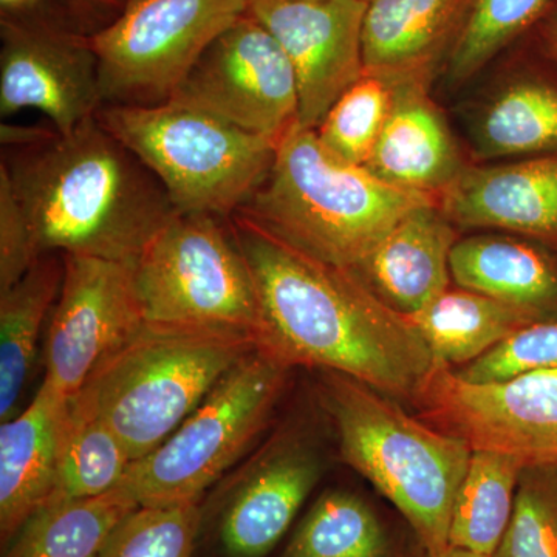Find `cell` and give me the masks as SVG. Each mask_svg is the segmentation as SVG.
<instances>
[{
    "instance_id": "obj_1",
    "label": "cell",
    "mask_w": 557,
    "mask_h": 557,
    "mask_svg": "<svg viewBox=\"0 0 557 557\" xmlns=\"http://www.w3.org/2000/svg\"><path fill=\"white\" fill-rule=\"evenodd\" d=\"M259 304L256 346L284 364L343 373L387 397L416 398L434 354L408 314L355 273L233 215Z\"/></svg>"
},
{
    "instance_id": "obj_2",
    "label": "cell",
    "mask_w": 557,
    "mask_h": 557,
    "mask_svg": "<svg viewBox=\"0 0 557 557\" xmlns=\"http://www.w3.org/2000/svg\"><path fill=\"white\" fill-rule=\"evenodd\" d=\"M39 256L135 260L175 214L159 180L98 121L3 149Z\"/></svg>"
},
{
    "instance_id": "obj_3",
    "label": "cell",
    "mask_w": 557,
    "mask_h": 557,
    "mask_svg": "<svg viewBox=\"0 0 557 557\" xmlns=\"http://www.w3.org/2000/svg\"><path fill=\"white\" fill-rule=\"evenodd\" d=\"M435 203L338 159L317 132L296 124L277 143L262 185L234 215L313 258L355 270L399 220Z\"/></svg>"
},
{
    "instance_id": "obj_4",
    "label": "cell",
    "mask_w": 557,
    "mask_h": 557,
    "mask_svg": "<svg viewBox=\"0 0 557 557\" xmlns=\"http://www.w3.org/2000/svg\"><path fill=\"white\" fill-rule=\"evenodd\" d=\"M321 372L322 403L344 463L394 505L424 552L448 548L454 502L472 456L468 443L421 423L375 388Z\"/></svg>"
},
{
    "instance_id": "obj_5",
    "label": "cell",
    "mask_w": 557,
    "mask_h": 557,
    "mask_svg": "<svg viewBox=\"0 0 557 557\" xmlns=\"http://www.w3.org/2000/svg\"><path fill=\"white\" fill-rule=\"evenodd\" d=\"M255 341L237 333L146 324L110 355L78 397L126 446L132 461L159 448Z\"/></svg>"
},
{
    "instance_id": "obj_6",
    "label": "cell",
    "mask_w": 557,
    "mask_h": 557,
    "mask_svg": "<svg viewBox=\"0 0 557 557\" xmlns=\"http://www.w3.org/2000/svg\"><path fill=\"white\" fill-rule=\"evenodd\" d=\"M97 119L156 175L178 214L233 218L276 156L277 143L174 101L102 106Z\"/></svg>"
},
{
    "instance_id": "obj_7",
    "label": "cell",
    "mask_w": 557,
    "mask_h": 557,
    "mask_svg": "<svg viewBox=\"0 0 557 557\" xmlns=\"http://www.w3.org/2000/svg\"><path fill=\"white\" fill-rule=\"evenodd\" d=\"M230 219L177 212L132 260L146 324L256 343L258 295Z\"/></svg>"
},
{
    "instance_id": "obj_8",
    "label": "cell",
    "mask_w": 557,
    "mask_h": 557,
    "mask_svg": "<svg viewBox=\"0 0 557 557\" xmlns=\"http://www.w3.org/2000/svg\"><path fill=\"white\" fill-rule=\"evenodd\" d=\"M287 370L252 348L159 448L132 461L121 486L138 507L197 504L267 426Z\"/></svg>"
},
{
    "instance_id": "obj_9",
    "label": "cell",
    "mask_w": 557,
    "mask_h": 557,
    "mask_svg": "<svg viewBox=\"0 0 557 557\" xmlns=\"http://www.w3.org/2000/svg\"><path fill=\"white\" fill-rule=\"evenodd\" d=\"M251 5L252 0H129L90 36L102 106L170 101L205 50Z\"/></svg>"
},
{
    "instance_id": "obj_10",
    "label": "cell",
    "mask_w": 557,
    "mask_h": 557,
    "mask_svg": "<svg viewBox=\"0 0 557 557\" xmlns=\"http://www.w3.org/2000/svg\"><path fill=\"white\" fill-rule=\"evenodd\" d=\"M432 428L530 465L557 463V369L472 384L437 362L417 394Z\"/></svg>"
},
{
    "instance_id": "obj_11",
    "label": "cell",
    "mask_w": 557,
    "mask_h": 557,
    "mask_svg": "<svg viewBox=\"0 0 557 557\" xmlns=\"http://www.w3.org/2000/svg\"><path fill=\"white\" fill-rule=\"evenodd\" d=\"M170 101L274 143L299 124L295 69L249 11L205 50Z\"/></svg>"
},
{
    "instance_id": "obj_12",
    "label": "cell",
    "mask_w": 557,
    "mask_h": 557,
    "mask_svg": "<svg viewBox=\"0 0 557 557\" xmlns=\"http://www.w3.org/2000/svg\"><path fill=\"white\" fill-rule=\"evenodd\" d=\"M64 256V278L51 310L44 384L73 398L102 362L145 325L134 262Z\"/></svg>"
},
{
    "instance_id": "obj_13",
    "label": "cell",
    "mask_w": 557,
    "mask_h": 557,
    "mask_svg": "<svg viewBox=\"0 0 557 557\" xmlns=\"http://www.w3.org/2000/svg\"><path fill=\"white\" fill-rule=\"evenodd\" d=\"M0 116L38 110L60 134L102 108L100 61L90 36L0 20Z\"/></svg>"
},
{
    "instance_id": "obj_14",
    "label": "cell",
    "mask_w": 557,
    "mask_h": 557,
    "mask_svg": "<svg viewBox=\"0 0 557 557\" xmlns=\"http://www.w3.org/2000/svg\"><path fill=\"white\" fill-rule=\"evenodd\" d=\"M368 0H252L249 13L287 53L299 89V124L317 129L333 102L364 75Z\"/></svg>"
},
{
    "instance_id": "obj_15",
    "label": "cell",
    "mask_w": 557,
    "mask_h": 557,
    "mask_svg": "<svg viewBox=\"0 0 557 557\" xmlns=\"http://www.w3.org/2000/svg\"><path fill=\"white\" fill-rule=\"evenodd\" d=\"M438 208L453 225L511 231L557 247V152L467 166L440 194Z\"/></svg>"
},
{
    "instance_id": "obj_16",
    "label": "cell",
    "mask_w": 557,
    "mask_h": 557,
    "mask_svg": "<svg viewBox=\"0 0 557 557\" xmlns=\"http://www.w3.org/2000/svg\"><path fill=\"white\" fill-rule=\"evenodd\" d=\"M321 478L317 450L281 438L259 457L220 519V544L228 557L269 556L287 534Z\"/></svg>"
},
{
    "instance_id": "obj_17",
    "label": "cell",
    "mask_w": 557,
    "mask_h": 557,
    "mask_svg": "<svg viewBox=\"0 0 557 557\" xmlns=\"http://www.w3.org/2000/svg\"><path fill=\"white\" fill-rule=\"evenodd\" d=\"M428 83L395 84L394 104L364 166L391 185L438 200L467 166L445 116L429 97Z\"/></svg>"
},
{
    "instance_id": "obj_18",
    "label": "cell",
    "mask_w": 557,
    "mask_h": 557,
    "mask_svg": "<svg viewBox=\"0 0 557 557\" xmlns=\"http://www.w3.org/2000/svg\"><path fill=\"white\" fill-rule=\"evenodd\" d=\"M456 244L438 203L426 205L399 220L354 271L392 309L410 317L449 288Z\"/></svg>"
},
{
    "instance_id": "obj_19",
    "label": "cell",
    "mask_w": 557,
    "mask_h": 557,
    "mask_svg": "<svg viewBox=\"0 0 557 557\" xmlns=\"http://www.w3.org/2000/svg\"><path fill=\"white\" fill-rule=\"evenodd\" d=\"M69 399L42 383L27 409L0 428V534L11 542L54 490Z\"/></svg>"
},
{
    "instance_id": "obj_20",
    "label": "cell",
    "mask_w": 557,
    "mask_h": 557,
    "mask_svg": "<svg viewBox=\"0 0 557 557\" xmlns=\"http://www.w3.org/2000/svg\"><path fill=\"white\" fill-rule=\"evenodd\" d=\"M469 0H369L362 24L364 73L392 83L429 79L460 30Z\"/></svg>"
},
{
    "instance_id": "obj_21",
    "label": "cell",
    "mask_w": 557,
    "mask_h": 557,
    "mask_svg": "<svg viewBox=\"0 0 557 557\" xmlns=\"http://www.w3.org/2000/svg\"><path fill=\"white\" fill-rule=\"evenodd\" d=\"M450 277L460 288L557 321V263L527 242L497 236L457 242L450 252Z\"/></svg>"
},
{
    "instance_id": "obj_22",
    "label": "cell",
    "mask_w": 557,
    "mask_h": 557,
    "mask_svg": "<svg viewBox=\"0 0 557 557\" xmlns=\"http://www.w3.org/2000/svg\"><path fill=\"white\" fill-rule=\"evenodd\" d=\"M409 318L435 361L449 368L475 361L520 329L552 321L536 310L467 288L446 289Z\"/></svg>"
},
{
    "instance_id": "obj_23",
    "label": "cell",
    "mask_w": 557,
    "mask_h": 557,
    "mask_svg": "<svg viewBox=\"0 0 557 557\" xmlns=\"http://www.w3.org/2000/svg\"><path fill=\"white\" fill-rule=\"evenodd\" d=\"M64 256H39L30 270L9 289L0 292V420L16 416L40 330L60 296Z\"/></svg>"
},
{
    "instance_id": "obj_24",
    "label": "cell",
    "mask_w": 557,
    "mask_h": 557,
    "mask_svg": "<svg viewBox=\"0 0 557 557\" xmlns=\"http://www.w3.org/2000/svg\"><path fill=\"white\" fill-rule=\"evenodd\" d=\"M123 486L101 496L47 502L11 539L3 557H100L134 509Z\"/></svg>"
},
{
    "instance_id": "obj_25",
    "label": "cell",
    "mask_w": 557,
    "mask_h": 557,
    "mask_svg": "<svg viewBox=\"0 0 557 557\" xmlns=\"http://www.w3.org/2000/svg\"><path fill=\"white\" fill-rule=\"evenodd\" d=\"M278 557H406V553L366 498L348 491H327L314 502Z\"/></svg>"
},
{
    "instance_id": "obj_26",
    "label": "cell",
    "mask_w": 557,
    "mask_h": 557,
    "mask_svg": "<svg viewBox=\"0 0 557 557\" xmlns=\"http://www.w3.org/2000/svg\"><path fill=\"white\" fill-rule=\"evenodd\" d=\"M523 468L522 461L507 454L472 450L454 502L449 547L496 555L511 520Z\"/></svg>"
},
{
    "instance_id": "obj_27",
    "label": "cell",
    "mask_w": 557,
    "mask_h": 557,
    "mask_svg": "<svg viewBox=\"0 0 557 557\" xmlns=\"http://www.w3.org/2000/svg\"><path fill=\"white\" fill-rule=\"evenodd\" d=\"M131 463L129 453L113 429L83 399L70 398L62 424L57 483L47 502L109 493L123 483Z\"/></svg>"
},
{
    "instance_id": "obj_28",
    "label": "cell",
    "mask_w": 557,
    "mask_h": 557,
    "mask_svg": "<svg viewBox=\"0 0 557 557\" xmlns=\"http://www.w3.org/2000/svg\"><path fill=\"white\" fill-rule=\"evenodd\" d=\"M483 157L548 156L557 152V87L525 76L498 91L480 115Z\"/></svg>"
},
{
    "instance_id": "obj_29",
    "label": "cell",
    "mask_w": 557,
    "mask_h": 557,
    "mask_svg": "<svg viewBox=\"0 0 557 557\" xmlns=\"http://www.w3.org/2000/svg\"><path fill=\"white\" fill-rule=\"evenodd\" d=\"M557 0H469L448 53L449 78L461 83L494 60L512 40L539 27Z\"/></svg>"
},
{
    "instance_id": "obj_30",
    "label": "cell",
    "mask_w": 557,
    "mask_h": 557,
    "mask_svg": "<svg viewBox=\"0 0 557 557\" xmlns=\"http://www.w3.org/2000/svg\"><path fill=\"white\" fill-rule=\"evenodd\" d=\"M395 83L364 73L333 102L314 129L333 156L364 166L375 149L394 104Z\"/></svg>"
},
{
    "instance_id": "obj_31",
    "label": "cell",
    "mask_w": 557,
    "mask_h": 557,
    "mask_svg": "<svg viewBox=\"0 0 557 557\" xmlns=\"http://www.w3.org/2000/svg\"><path fill=\"white\" fill-rule=\"evenodd\" d=\"M494 557H557V463L522 469L511 520Z\"/></svg>"
},
{
    "instance_id": "obj_32",
    "label": "cell",
    "mask_w": 557,
    "mask_h": 557,
    "mask_svg": "<svg viewBox=\"0 0 557 557\" xmlns=\"http://www.w3.org/2000/svg\"><path fill=\"white\" fill-rule=\"evenodd\" d=\"M197 504L138 507L116 527L100 557H193Z\"/></svg>"
},
{
    "instance_id": "obj_33",
    "label": "cell",
    "mask_w": 557,
    "mask_h": 557,
    "mask_svg": "<svg viewBox=\"0 0 557 557\" xmlns=\"http://www.w3.org/2000/svg\"><path fill=\"white\" fill-rule=\"evenodd\" d=\"M547 369H557V321L520 329L456 375L467 383L491 384Z\"/></svg>"
},
{
    "instance_id": "obj_34",
    "label": "cell",
    "mask_w": 557,
    "mask_h": 557,
    "mask_svg": "<svg viewBox=\"0 0 557 557\" xmlns=\"http://www.w3.org/2000/svg\"><path fill=\"white\" fill-rule=\"evenodd\" d=\"M38 258L28 220L0 166V292L13 287Z\"/></svg>"
},
{
    "instance_id": "obj_35",
    "label": "cell",
    "mask_w": 557,
    "mask_h": 557,
    "mask_svg": "<svg viewBox=\"0 0 557 557\" xmlns=\"http://www.w3.org/2000/svg\"><path fill=\"white\" fill-rule=\"evenodd\" d=\"M0 20L46 25L94 36L109 24L108 17L86 0H0Z\"/></svg>"
},
{
    "instance_id": "obj_36",
    "label": "cell",
    "mask_w": 557,
    "mask_h": 557,
    "mask_svg": "<svg viewBox=\"0 0 557 557\" xmlns=\"http://www.w3.org/2000/svg\"><path fill=\"white\" fill-rule=\"evenodd\" d=\"M57 129L46 126H17L13 123L0 124V143L3 149L24 148L50 138Z\"/></svg>"
},
{
    "instance_id": "obj_37",
    "label": "cell",
    "mask_w": 557,
    "mask_h": 557,
    "mask_svg": "<svg viewBox=\"0 0 557 557\" xmlns=\"http://www.w3.org/2000/svg\"><path fill=\"white\" fill-rule=\"evenodd\" d=\"M539 35L545 53L557 64V9L539 25Z\"/></svg>"
},
{
    "instance_id": "obj_38",
    "label": "cell",
    "mask_w": 557,
    "mask_h": 557,
    "mask_svg": "<svg viewBox=\"0 0 557 557\" xmlns=\"http://www.w3.org/2000/svg\"><path fill=\"white\" fill-rule=\"evenodd\" d=\"M86 2L90 3L95 10L100 11L101 14H104L112 22L119 16L120 11L127 5L129 0H86Z\"/></svg>"
},
{
    "instance_id": "obj_39",
    "label": "cell",
    "mask_w": 557,
    "mask_h": 557,
    "mask_svg": "<svg viewBox=\"0 0 557 557\" xmlns=\"http://www.w3.org/2000/svg\"><path fill=\"white\" fill-rule=\"evenodd\" d=\"M424 557H494V556L480 555V553L469 552V549L448 547V548L442 549V552H438V553H426V555H424Z\"/></svg>"
},
{
    "instance_id": "obj_40",
    "label": "cell",
    "mask_w": 557,
    "mask_h": 557,
    "mask_svg": "<svg viewBox=\"0 0 557 557\" xmlns=\"http://www.w3.org/2000/svg\"><path fill=\"white\" fill-rule=\"evenodd\" d=\"M368 2H369V0H368Z\"/></svg>"
}]
</instances>
